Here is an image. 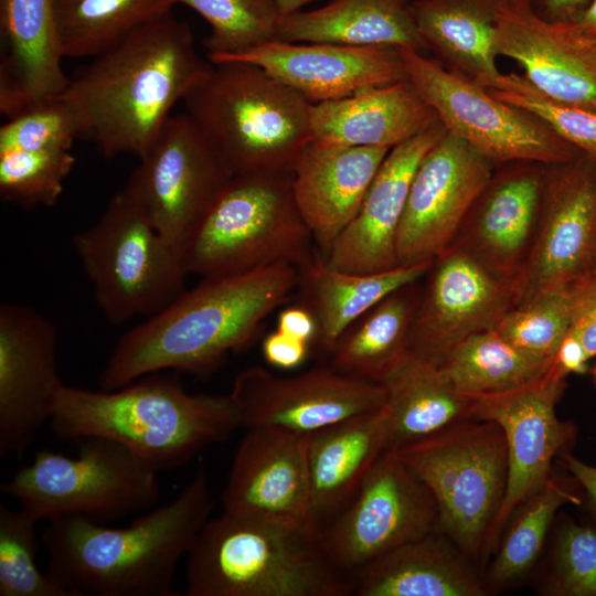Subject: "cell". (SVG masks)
Instances as JSON below:
<instances>
[{"label": "cell", "mask_w": 596, "mask_h": 596, "mask_svg": "<svg viewBox=\"0 0 596 596\" xmlns=\"http://www.w3.org/2000/svg\"><path fill=\"white\" fill-rule=\"evenodd\" d=\"M212 65L198 53L189 24L171 12L93 57L70 77L60 97L73 113L81 139L106 158H140L177 103Z\"/></svg>", "instance_id": "6da1fadb"}, {"label": "cell", "mask_w": 596, "mask_h": 596, "mask_svg": "<svg viewBox=\"0 0 596 596\" xmlns=\"http://www.w3.org/2000/svg\"><path fill=\"white\" fill-rule=\"evenodd\" d=\"M297 285L298 268L289 263L202 278L118 340L102 373V390L160 371L209 374L255 341L265 319Z\"/></svg>", "instance_id": "7a4b0ae2"}, {"label": "cell", "mask_w": 596, "mask_h": 596, "mask_svg": "<svg viewBox=\"0 0 596 596\" xmlns=\"http://www.w3.org/2000/svg\"><path fill=\"white\" fill-rule=\"evenodd\" d=\"M213 507L200 468L173 500L129 525L113 528L83 517L49 521L41 536L47 573L71 596H175L178 564Z\"/></svg>", "instance_id": "3957f363"}, {"label": "cell", "mask_w": 596, "mask_h": 596, "mask_svg": "<svg viewBox=\"0 0 596 596\" xmlns=\"http://www.w3.org/2000/svg\"><path fill=\"white\" fill-rule=\"evenodd\" d=\"M50 424L62 440L98 437L119 443L158 471L184 465L242 426L230 393H189L163 371L115 390L64 384Z\"/></svg>", "instance_id": "277c9868"}, {"label": "cell", "mask_w": 596, "mask_h": 596, "mask_svg": "<svg viewBox=\"0 0 596 596\" xmlns=\"http://www.w3.org/2000/svg\"><path fill=\"white\" fill-rule=\"evenodd\" d=\"M188 596H342L352 582L311 531L223 511L187 554Z\"/></svg>", "instance_id": "5b68a950"}, {"label": "cell", "mask_w": 596, "mask_h": 596, "mask_svg": "<svg viewBox=\"0 0 596 596\" xmlns=\"http://www.w3.org/2000/svg\"><path fill=\"white\" fill-rule=\"evenodd\" d=\"M182 103L234 173L292 172L311 141V103L254 64L213 63Z\"/></svg>", "instance_id": "8992f818"}, {"label": "cell", "mask_w": 596, "mask_h": 596, "mask_svg": "<svg viewBox=\"0 0 596 596\" xmlns=\"http://www.w3.org/2000/svg\"><path fill=\"white\" fill-rule=\"evenodd\" d=\"M291 182L292 172L235 173L183 251L188 275L213 278L309 263L315 241Z\"/></svg>", "instance_id": "52a82bcc"}, {"label": "cell", "mask_w": 596, "mask_h": 596, "mask_svg": "<svg viewBox=\"0 0 596 596\" xmlns=\"http://www.w3.org/2000/svg\"><path fill=\"white\" fill-rule=\"evenodd\" d=\"M73 245L96 302L111 323L152 316L185 290L182 254L125 187L93 226L74 235Z\"/></svg>", "instance_id": "ba28073f"}, {"label": "cell", "mask_w": 596, "mask_h": 596, "mask_svg": "<svg viewBox=\"0 0 596 596\" xmlns=\"http://www.w3.org/2000/svg\"><path fill=\"white\" fill-rule=\"evenodd\" d=\"M78 456L49 449L1 486L39 521L83 517L96 522L151 509L159 500L158 470L106 438L81 440Z\"/></svg>", "instance_id": "9c48e42d"}, {"label": "cell", "mask_w": 596, "mask_h": 596, "mask_svg": "<svg viewBox=\"0 0 596 596\" xmlns=\"http://www.w3.org/2000/svg\"><path fill=\"white\" fill-rule=\"evenodd\" d=\"M395 453L432 493L440 532L461 552L477 553L507 486L501 428L490 421L468 419Z\"/></svg>", "instance_id": "30bf717a"}, {"label": "cell", "mask_w": 596, "mask_h": 596, "mask_svg": "<svg viewBox=\"0 0 596 596\" xmlns=\"http://www.w3.org/2000/svg\"><path fill=\"white\" fill-rule=\"evenodd\" d=\"M407 78L445 129L494 164L571 160L576 149L534 115L494 97L487 88L435 58L398 49Z\"/></svg>", "instance_id": "8fae6325"}, {"label": "cell", "mask_w": 596, "mask_h": 596, "mask_svg": "<svg viewBox=\"0 0 596 596\" xmlns=\"http://www.w3.org/2000/svg\"><path fill=\"white\" fill-rule=\"evenodd\" d=\"M138 159L125 188L156 230L183 254L235 173L188 113L171 115Z\"/></svg>", "instance_id": "7c38bea8"}, {"label": "cell", "mask_w": 596, "mask_h": 596, "mask_svg": "<svg viewBox=\"0 0 596 596\" xmlns=\"http://www.w3.org/2000/svg\"><path fill=\"white\" fill-rule=\"evenodd\" d=\"M438 512L427 487L385 450L349 503L320 533L339 570L358 571L386 552L433 532Z\"/></svg>", "instance_id": "4fadbf2b"}, {"label": "cell", "mask_w": 596, "mask_h": 596, "mask_svg": "<svg viewBox=\"0 0 596 596\" xmlns=\"http://www.w3.org/2000/svg\"><path fill=\"white\" fill-rule=\"evenodd\" d=\"M565 374L553 361L549 370L520 387L471 397L473 419L496 423L508 450L504 496L486 540L491 544L514 510L550 479L551 464L573 434L556 415Z\"/></svg>", "instance_id": "5bb4252c"}, {"label": "cell", "mask_w": 596, "mask_h": 596, "mask_svg": "<svg viewBox=\"0 0 596 596\" xmlns=\"http://www.w3.org/2000/svg\"><path fill=\"white\" fill-rule=\"evenodd\" d=\"M493 172V162L446 130L413 177L397 231V265L433 262L447 249Z\"/></svg>", "instance_id": "9a60e30c"}, {"label": "cell", "mask_w": 596, "mask_h": 596, "mask_svg": "<svg viewBox=\"0 0 596 596\" xmlns=\"http://www.w3.org/2000/svg\"><path fill=\"white\" fill-rule=\"evenodd\" d=\"M230 395L243 427L302 435L379 409L386 402L383 384L342 374L331 365L291 376L253 365L235 376Z\"/></svg>", "instance_id": "2e32d148"}, {"label": "cell", "mask_w": 596, "mask_h": 596, "mask_svg": "<svg viewBox=\"0 0 596 596\" xmlns=\"http://www.w3.org/2000/svg\"><path fill=\"white\" fill-rule=\"evenodd\" d=\"M424 278L409 353L437 366L469 337L494 330L517 305L512 288L453 245L432 262Z\"/></svg>", "instance_id": "e0dca14e"}, {"label": "cell", "mask_w": 596, "mask_h": 596, "mask_svg": "<svg viewBox=\"0 0 596 596\" xmlns=\"http://www.w3.org/2000/svg\"><path fill=\"white\" fill-rule=\"evenodd\" d=\"M595 248L596 161L582 153L545 166L540 223L518 304L568 289L594 267Z\"/></svg>", "instance_id": "ac0fdd59"}, {"label": "cell", "mask_w": 596, "mask_h": 596, "mask_svg": "<svg viewBox=\"0 0 596 596\" xmlns=\"http://www.w3.org/2000/svg\"><path fill=\"white\" fill-rule=\"evenodd\" d=\"M56 326L17 304L0 307V456L22 454L51 419L64 386Z\"/></svg>", "instance_id": "d6986e66"}, {"label": "cell", "mask_w": 596, "mask_h": 596, "mask_svg": "<svg viewBox=\"0 0 596 596\" xmlns=\"http://www.w3.org/2000/svg\"><path fill=\"white\" fill-rule=\"evenodd\" d=\"M544 187L545 164L505 163L493 172L451 243L512 288L518 299L539 228Z\"/></svg>", "instance_id": "ffe728a7"}, {"label": "cell", "mask_w": 596, "mask_h": 596, "mask_svg": "<svg viewBox=\"0 0 596 596\" xmlns=\"http://www.w3.org/2000/svg\"><path fill=\"white\" fill-rule=\"evenodd\" d=\"M308 435L247 428L222 492L223 511L318 534L311 519Z\"/></svg>", "instance_id": "44dd1931"}, {"label": "cell", "mask_w": 596, "mask_h": 596, "mask_svg": "<svg viewBox=\"0 0 596 596\" xmlns=\"http://www.w3.org/2000/svg\"><path fill=\"white\" fill-rule=\"evenodd\" d=\"M209 60L259 66L311 104L407 78L400 50L390 46L272 40Z\"/></svg>", "instance_id": "7402d4cb"}, {"label": "cell", "mask_w": 596, "mask_h": 596, "mask_svg": "<svg viewBox=\"0 0 596 596\" xmlns=\"http://www.w3.org/2000/svg\"><path fill=\"white\" fill-rule=\"evenodd\" d=\"M440 121L392 148L351 223L323 257L342 272L373 274L397 267L396 238L415 171L445 135Z\"/></svg>", "instance_id": "603a6c76"}, {"label": "cell", "mask_w": 596, "mask_h": 596, "mask_svg": "<svg viewBox=\"0 0 596 596\" xmlns=\"http://www.w3.org/2000/svg\"><path fill=\"white\" fill-rule=\"evenodd\" d=\"M496 47L549 98L596 110V54L571 41L557 23L539 17L528 0H500Z\"/></svg>", "instance_id": "cb8c5ba5"}, {"label": "cell", "mask_w": 596, "mask_h": 596, "mask_svg": "<svg viewBox=\"0 0 596 596\" xmlns=\"http://www.w3.org/2000/svg\"><path fill=\"white\" fill-rule=\"evenodd\" d=\"M390 150L310 141L300 152L292 169V193L322 257L356 215Z\"/></svg>", "instance_id": "d4e9b609"}, {"label": "cell", "mask_w": 596, "mask_h": 596, "mask_svg": "<svg viewBox=\"0 0 596 596\" xmlns=\"http://www.w3.org/2000/svg\"><path fill=\"white\" fill-rule=\"evenodd\" d=\"M7 51L0 63V113L12 118L57 97L70 77L57 34L54 0H1Z\"/></svg>", "instance_id": "484cf974"}, {"label": "cell", "mask_w": 596, "mask_h": 596, "mask_svg": "<svg viewBox=\"0 0 596 596\" xmlns=\"http://www.w3.org/2000/svg\"><path fill=\"white\" fill-rule=\"evenodd\" d=\"M438 121L408 78L310 107L311 141L324 146L392 149Z\"/></svg>", "instance_id": "4316f807"}, {"label": "cell", "mask_w": 596, "mask_h": 596, "mask_svg": "<svg viewBox=\"0 0 596 596\" xmlns=\"http://www.w3.org/2000/svg\"><path fill=\"white\" fill-rule=\"evenodd\" d=\"M386 440L385 404L308 435L311 519L319 536L386 450Z\"/></svg>", "instance_id": "83f0119b"}, {"label": "cell", "mask_w": 596, "mask_h": 596, "mask_svg": "<svg viewBox=\"0 0 596 596\" xmlns=\"http://www.w3.org/2000/svg\"><path fill=\"white\" fill-rule=\"evenodd\" d=\"M445 534L402 544L356 571L358 596H482L476 573Z\"/></svg>", "instance_id": "f1b7e54d"}, {"label": "cell", "mask_w": 596, "mask_h": 596, "mask_svg": "<svg viewBox=\"0 0 596 596\" xmlns=\"http://www.w3.org/2000/svg\"><path fill=\"white\" fill-rule=\"evenodd\" d=\"M276 40L427 51L412 0H330L313 10L281 15Z\"/></svg>", "instance_id": "f546056e"}, {"label": "cell", "mask_w": 596, "mask_h": 596, "mask_svg": "<svg viewBox=\"0 0 596 596\" xmlns=\"http://www.w3.org/2000/svg\"><path fill=\"white\" fill-rule=\"evenodd\" d=\"M381 384L386 393V450H401L473 419L471 397L453 386L443 368L412 353Z\"/></svg>", "instance_id": "4dcf8cb0"}, {"label": "cell", "mask_w": 596, "mask_h": 596, "mask_svg": "<svg viewBox=\"0 0 596 596\" xmlns=\"http://www.w3.org/2000/svg\"><path fill=\"white\" fill-rule=\"evenodd\" d=\"M432 262L397 266L373 274L342 272L319 254L298 268L299 302L317 323L315 342L329 354L340 334L360 316L396 289L421 280Z\"/></svg>", "instance_id": "1f68e13d"}, {"label": "cell", "mask_w": 596, "mask_h": 596, "mask_svg": "<svg viewBox=\"0 0 596 596\" xmlns=\"http://www.w3.org/2000/svg\"><path fill=\"white\" fill-rule=\"evenodd\" d=\"M500 0H412L417 31L438 61L485 88L496 86Z\"/></svg>", "instance_id": "d6a6232c"}, {"label": "cell", "mask_w": 596, "mask_h": 596, "mask_svg": "<svg viewBox=\"0 0 596 596\" xmlns=\"http://www.w3.org/2000/svg\"><path fill=\"white\" fill-rule=\"evenodd\" d=\"M418 281L391 292L353 321L331 349L330 365L342 374L382 383L409 353Z\"/></svg>", "instance_id": "836d02e7"}, {"label": "cell", "mask_w": 596, "mask_h": 596, "mask_svg": "<svg viewBox=\"0 0 596 596\" xmlns=\"http://www.w3.org/2000/svg\"><path fill=\"white\" fill-rule=\"evenodd\" d=\"M175 0H54L64 57H95L172 12Z\"/></svg>", "instance_id": "e575fe53"}, {"label": "cell", "mask_w": 596, "mask_h": 596, "mask_svg": "<svg viewBox=\"0 0 596 596\" xmlns=\"http://www.w3.org/2000/svg\"><path fill=\"white\" fill-rule=\"evenodd\" d=\"M553 361L530 354L496 330H488L462 341L440 368L458 392L478 396L528 384L543 375Z\"/></svg>", "instance_id": "d590c367"}, {"label": "cell", "mask_w": 596, "mask_h": 596, "mask_svg": "<svg viewBox=\"0 0 596 596\" xmlns=\"http://www.w3.org/2000/svg\"><path fill=\"white\" fill-rule=\"evenodd\" d=\"M210 25L203 43L207 58L243 52L276 40L281 13L276 0H175Z\"/></svg>", "instance_id": "8d00e7d4"}, {"label": "cell", "mask_w": 596, "mask_h": 596, "mask_svg": "<svg viewBox=\"0 0 596 596\" xmlns=\"http://www.w3.org/2000/svg\"><path fill=\"white\" fill-rule=\"evenodd\" d=\"M523 503L492 563L490 576L496 583L514 579L530 570L557 510L566 503L579 504L581 498L550 478Z\"/></svg>", "instance_id": "74e56055"}, {"label": "cell", "mask_w": 596, "mask_h": 596, "mask_svg": "<svg viewBox=\"0 0 596 596\" xmlns=\"http://www.w3.org/2000/svg\"><path fill=\"white\" fill-rule=\"evenodd\" d=\"M39 520L0 504V596H71L36 564Z\"/></svg>", "instance_id": "f35d334b"}, {"label": "cell", "mask_w": 596, "mask_h": 596, "mask_svg": "<svg viewBox=\"0 0 596 596\" xmlns=\"http://www.w3.org/2000/svg\"><path fill=\"white\" fill-rule=\"evenodd\" d=\"M572 317L568 289L543 291L513 306L494 330L517 348L554 360L562 340L571 330Z\"/></svg>", "instance_id": "ab89813d"}, {"label": "cell", "mask_w": 596, "mask_h": 596, "mask_svg": "<svg viewBox=\"0 0 596 596\" xmlns=\"http://www.w3.org/2000/svg\"><path fill=\"white\" fill-rule=\"evenodd\" d=\"M74 164L70 150L0 152V194L23 206H52Z\"/></svg>", "instance_id": "60d3db41"}, {"label": "cell", "mask_w": 596, "mask_h": 596, "mask_svg": "<svg viewBox=\"0 0 596 596\" xmlns=\"http://www.w3.org/2000/svg\"><path fill=\"white\" fill-rule=\"evenodd\" d=\"M488 91L498 99L534 115L560 138L596 161V110L553 100L523 74L514 72L501 74L496 86Z\"/></svg>", "instance_id": "b9f144b4"}, {"label": "cell", "mask_w": 596, "mask_h": 596, "mask_svg": "<svg viewBox=\"0 0 596 596\" xmlns=\"http://www.w3.org/2000/svg\"><path fill=\"white\" fill-rule=\"evenodd\" d=\"M76 139H79L76 119L57 96L6 119L0 128V152L71 150Z\"/></svg>", "instance_id": "7bdbcfd3"}, {"label": "cell", "mask_w": 596, "mask_h": 596, "mask_svg": "<svg viewBox=\"0 0 596 596\" xmlns=\"http://www.w3.org/2000/svg\"><path fill=\"white\" fill-rule=\"evenodd\" d=\"M553 594L596 596V529L566 522L554 552Z\"/></svg>", "instance_id": "ee69618b"}, {"label": "cell", "mask_w": 596, "mask_h": 596, "mask_svg": "<svg viewBox=\"0 0 596 596\" xmlns=\"http://www.w3.org/2000/svg\"><path fill=\"white\" fill-rule=\"evenodd\" d=\"M572 326L589 358L596 356V267L576 280L570 288Z\"/></svg>", "instance_id": "f6af8a7d"}, {"label": "cell", "mask_w": 596, "mask_h": 596, "mask_svg": "<svg viewBox=\"0 0 596 596\" xmlns=\"http://www.w3.org/2000/svg\"><path fill=\"white\" fill-rule=\"evenodd\" d=\"M309 345L307 342L275 330L263 340L262 351L269 364L289 370L299 366L306 360Z\"/></svg>", "instance_id": "bcb514c9"}, {"label": "cell", "mask_w": 596, "mask_h": 596, "mask_svg": "<svg viewBox=\"0 0 596 596\" xmlns=\"http://www.w3.org/2000/svg\"><path fill=\"white\" fill-rule=\"evenodd\" d=\"M276 330L311 344L317 337V323L312 313L298 304L283 309L277 318Z\"/></svg>", "instance_id": "7dc6e473"}, {"label": "cell", "mask_w": 596, "mask_h": 596, "mask_svg": "<svg viewBox=\"0 0 596 596\" xmlns=\"http://www.w3.org/2000/svg\"><path fill=\"white\" fill-rule=\"evenodd\" d=\"M557 24L571 41L596 54V0H593L575 20Z\"/></svg>", "instance_id": "c3c4849f"}, {"label": "cell", "mask_w": 596, "mask_h": 596, "mask_svg": "<svg viewBox=\"0 0 596 596\" xmlns=\"http://www.w3.org/2000/svg\"><path fill=\"white\" fill-rule=\"evenodd\" d=\"M593 0H528L533 11L550 22L575 20Z\"/></svg>", "instance_id": "681fc988"}, {"label": "cell", "mask_w": 596, "mask_h": 596, "mask_svg": "<svg viewBox=\"0 0 596 596\" xmlns=\"http://www.w3.org/2000/svg\"><path fill=\"white\" fill-rule=\"evenodd\" d=\"M589 359L578 337L570 330L556 351L554 362L565 374H584Z\"/></svg>", "instance_id": "f907efd6"}, {"label": "cell", "mask_w": 596, "mask_h": 596, "mask_svg": "<svg viewBox=\"0 0 596 596\" xmlns=\"http://www.w3.org/2000/svg\"><path fill=\"white\" fill-rule=\"evenodd\" d=\"M566 469L583 489L587 505L596 519V467L581 461L571 454H564Z\"/></svg>", "instance_id": "816d5d0a"}, {"label": "cell", "mask_w": 596, "mask_h": 596, "mask_svg": "<svg viewBox=\"0 0 596 596\" xmlns=\"http://www.w3.org/2000/svg\"><path fill=\"white\" fill-rule=\"evenodd\" d=\"M316 0H276L281 15L299 11L304 6Z\"/></svg>", "instance_id": "f5cc1de1"}, {"label": "cell", "mask_w": 596, "mask_h": 596, "mask_svg": "<svg viewBox=\"0 0 596 596\" xmlns=\"http://www.w3.org/2000/svg\"><path fill=\"white\" fill-rule=\"evenodd\" d=\"M593 375H594V380H595V382H596V365H595L594 369H593Z\"/></svg>", "instance_id": "db71d44e"}, {"label": "cell", "mask_w": 596, "mask_h": 596, "mask_svg": "<svg viewBox=\"0 0 596 596\" xmlns=\"http://www.w3.org/2000/svg\"><path fill=\"white\" fill-rule=\"evenodd\" d=\"M594 267H596V248H595V262H594Z\"/></svg>", "instance_id": "11a10c76"}]
</instances>
